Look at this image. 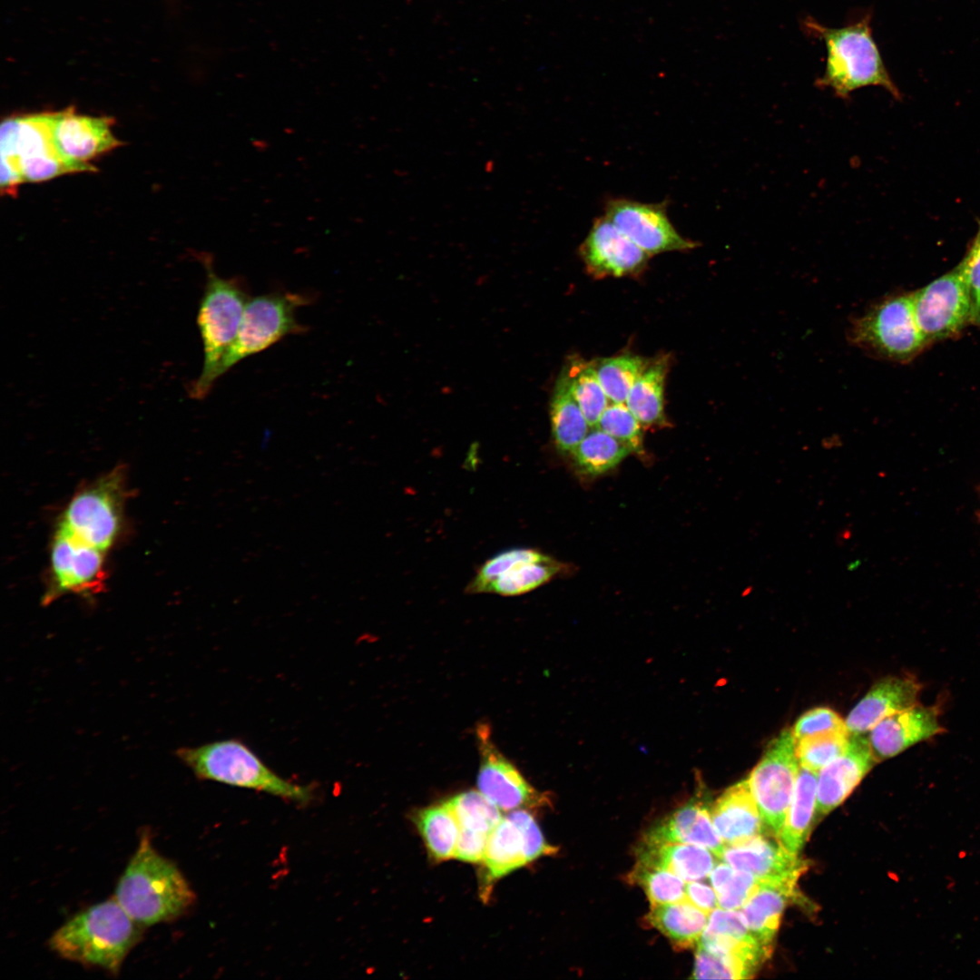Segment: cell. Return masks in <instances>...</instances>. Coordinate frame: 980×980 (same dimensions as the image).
Listing matches in <instances>:
<instances>
[{"mask_svg": "<svg viewBox=\"0 0 980 980\" xmlns=\"http://www.w3.org/2000/svg\"><path fill=\"white\" fill-rule=\"evenodd\" d=\"M490 835L460 828L454 858L467 863H481Z\"/></svg>", "mask_w": 980, "mask_h": 980, "instance_id": "cell-46", "label": "cell"}, {"mask_svg": "<svg viewBox=\"0 0 980 980\" xmlns=\"http://www.w3.org/2000/svg\"><path fill=\"white\" fill-rule=\"evenodd\" d=\"M56 112L5 119L1 124V191L15 195L24 181L38 182L74 172L54 140Z\"/></svg>", "mask_w": 980, "mask_h": 980, "instance_id": "cell-6", "label": "cell"}, {"mask_svg": "<svg viewBox=\"0 0 980 980\" xmlns=\"http://www.w3.org/2000/svg\"><path fill=\"white\" fill-rule=\"evenodd\" d=\"M805 28L823 41L827 64L823 75L817 80L820 88L830 89L836 96L848 99L850 93L866 86H880L894 98L901 93L890 78L870 27V15L840 28L826 27L808 17Z\"/></svg>", "mask_w": 980, "mask_h": 980, "instance_id": "cell-3", "label": "cell"}, {"mask_svg": "<svg viewBox=\"0 0 980 980\" xmlns=\"http://www.w3.org/2000/svg\"><path fill=\"white\" fill-rule=\"evenodd\" d=\"M414 822L432 858L444 861L454 858L460 828L447 801L420 809Z\"/></svg>", "mask_w": 980, "mask_h": 980, "instance_id": "cell-31", "label": "cell"}, {"mask_svg": "<svg viewBox=\"0 0 980 980\" xmlns=\"http://www.w3.org/2000/svg\"><path fill=\"white\" fill-rule=\"evenodd\" d=\"M105 554L58 524L51 543L49 581L43 604L69 593L83 596L100 593L107 580Z\"/></svg>", "mask_w": 980, "mask_h": 980, "instance_id": "cell-11", "label": "cell"}, {"mask_svg": "<svg viewBox=\"0 0 980 980\" xmlns=\"http://www.w3.org/2000/svg\"><path fill=\"white\" fill-rule=\"evenodd\" d=\"M798 879L793 877L759 880L756 889L741 907L749 930L769 955L785 906L795 894Z\"/></svg>", "mask_w": 980, "mask_h": 980, "instance_id": "cell-23", "label": "cell"}, {"mask_svg": "<svg viewBox=\"0 0 980 980\" xmlns=\"http://www.w3.org/2000/svg\"><path fill=\"white\" fill-rule=\"evenodd\" d=\"M876 762L868 737L850 734L846 750L819 770L817 812L828 814L842 803Z\"/></svg>", "mask_w": 980, "mask_h": 980, "instance_id": "cell-18", "label": "cell"}, {"mask_svg": "<svg viewBox=\"0 0 980 980\" xmlns=\"http://www.w3.org/2000/svg\"><path fill=\"white\" fill-rule=\"evenodd\" d=\"M637 852V862L670 870L687 882L710 876L715 863L710 850L688 843L642 842Z\"/></svg>", "mask_w": 980, "mask_h": 980, "instance_id": "cell-25", "label": "cell"}, {"mask_svg": "<svg viewBox=\"0 0 980 980\" xmlns=\"http://www.w3.org/2000/svg\"><path fill=\"white\" fill-rule=\"evenodd\" d=\"M732 868L751 874L759 880L797 877L807 863L763 834L735 845L725 846L721 858Z\"/></svg>", "mask_w": 980, "mask_h": 980, "instance_id": "cell-20", "label": "cell"}, {"mask_svg": "<svg viewBox=\"0 0 980 980\" xmlns=\"http://www.w3.org/2000/svg\"><path fill=\"white\" fill-rule=\"evenodd\" d=\"M628 878L644 889L652 906L685 899V880L670 870L637 862Z\"/></svg>", "mask_w": 980, "mask_h": 980, "instance_id": "cell-37", "label": "cell"}, {"mask_svg": "<svg viewBox=\"0 0 980 980\" xmlns=\"http://www.w3.org/2000/svg\"><path fill=\"white\" fill-rule=\"evenodd\" d=\"M140 926L171 922L186 914L196 896L175 863L162 856L145 828L113 897Z\"/></svg>", "mask_w": 980, "mask_h": 980, "instance_id": "cell-1", "label": "cell"}, {"mask_svg": "<svg viewBox=\"0 0 980 980\" xmlns=\"http://www.w3.org/2000/svg\"><path fill=\"white\" fill-rule=\"evenodd\" d=\"M550 416L552 436L557 450L571 454L590 431L591 426L571 393L564 370L554 386Z\"/></svg>", "mask_w": 980, "mask_h": 980, "instance_id": "cell-30", "label": "cell"}, {"mask_svg": "<svg viewBox=\"0 0 980 980\" xmlns=\"http://www.w3.org/2000/svg\"><path fill=\"white\" fill-rule=\"evenodd\" d=\"M849 340L866 352L894 361H907L926 343L917 326L911 294L887 298L858 318Z\"/></svg>", "mask_w": 980, "mask_h": 980, "instance_id": "cell-9", "label": "cell"}, {"mask_svg": "<svg viewBox=\"0 0 980 980\" xmlns=\"http://www.w3.org/2000/svg\"><path fill=\"white\" fill-rule=\"evenodd\" d=\"M481 863V895L485 899L497 880L528 863L520 831L506 816L492 831Z\"/></svg>", "mask_w": 980, "mask_h": 980, "instance_id": "cell-26", "label": "cell"}, {"mask_svg": "<svg viewBox=\"0 0 980 980\" xmlns=\"http://www.w3.org/2000/svg\"><path fill=\"white\" fill-rule=\"evenodd\" d=\"M848 730H832L806 736L795 741L796 754L801 767L818 772L848 748Z\"/></svg>", "mask_w": 980, "mask_h": 980, "instance_id": "cell-38", "label": "cell"}, {"mask_svg": "<svg viewBox=\"0 0 980 980\" xmlns=\"http://www.w3.org/2000/svg\"><path fill=\"white\" fill-rule=\"evenodd\" d=\"M667 357L649 362L634 382L625 404L643 427L666 425L664 386Z\"/></svg>", "mask_w": 980, "mask_h": 980, "instance_id": "cell-29", "label": "cell"}, {"mask_svg": "<svg viewBox=\"0 0 980 980\" xmlns=\"http://www.w3.org/2000/svg\"><path fill=\"white\" fill-rule=\"evenodd\" d=\"M446 801L460 828L491 835L504 818L502 810L479 790L464 791Z\"/></svg>", "mask_w": 980, "mask_h": 980, "instance_id": "cell-36", "label": "cell"}, {"mask_svg": "<svg viewBox=\"0 0 980 980\" xmlns=\"http://www.w3.org/2000/svg\"><path fill=\"white\" fill-rule=\"evenodd\" d=\"M708 913L686 899L652 906L647 924L659 930L676 947L686 949L699 944L707 926Z\"/></svg>", "mask_w": 980, "mask_h": 980, "instance_id": "cell-27", "label": "cell"}, {"mask_svg": "<svg viewBox=\"0 0 980 980\" xmlns=\"http://www.w3.org/2000/svg\"><path fill=\"white\" fill-rule=\"evenodd\" d=\"M938 704L916 703L889 715L869 731L868 740L877 761L889 759L921 741L944 732Z\"/></svg>", "mask_w": 980, "mask_h": 980, "instance_id": "cell-17", "label": "cell"}, {"mask_svg": "<svg viewBox=\"0 0 980 980\" xmlns=\"http://www.w3.org/2000/svg\"><path fill=\"white\" fill-rule=\"evenodd\" d=\"M309 303V296L289 291H274L250 299L238 334L220 364L218 378L242 359L270 348L284 337L304 332V326L296 318V311Z\"/></svg>", "mask_w": 980, "mask_h": 980, "instance_id": "cell-8", "label": "cell"}, {"mask_svg": "<svg viewBox=\"0 0 980 980\" xmlns=\"http://www.w3.org/2000/svg\"><path fill=\"white\" fill-rule=\"evenodd\" d=\"M959 264L962 267L971 297V324L980 326V226L972 245Z\"/></svg>", "mask_w": 980, "mask_h": 980, "instance_id": "cell-45", "label": "cell"}, {"mask_svg": "<svg viewBox=\"0 0 980 980\" xmlns=\"http://www.w3.org/2000/svg\"><path fill=\"white\" fill-rule=\"evenodd\" d=\"M600 384L612 403H625L634 382L648 363L640 356L623 354L593 361Z\"/></svg>", "mask_w": 980, "mask_h": 980, "instance_id": "cell-35", "label": "cell"}, {"mask_svg": "<svg viewBox=\"0 0 980 980\" xmlns=\"http://www.w3.org/2000/svg\"><path fill=\"white\" fill-rule=\"evenodd\" d=\"M142 927L113 897L76 914L52 935L48 945L64 959L117 975L139 942Z\"/></svg>", "mask_w": 980, "mask_h": 980, "instance_id": "cell-2", "label": "cell"}, {"mask_svg": "<svg viewBox=\"0 0 980 980\" xmlns=\"http://www.w3.org/2000/svg\"><path fill=\"white\" fill-rule=\"evenodd\" d=\"M921 682L914 676H887L876 682L845 720L849 734H865L877 723L918 703Z\"/></svg>", "mask_w": 980, "mask_h": 980, "instance_id": "cell-19", "label": "cell"}, {"mask_svg": "<svg viewBox=\"0 0 980 980\" xmlns=\"http://www.w3.org/2000/svg\"><path fill=\"white\" fill-rule=\"evenodd\" d=\"M545 556L546 554L538 550L525 547H514L501 551L479 566L466 585V593H486L488 587L515 563L527 559H541Z\"/></svg>", "mask_w": 980, "mask_h": 980, "instance_id": "cell-41", "label": "cell"}, {"mask_svg": "<svg viewBox=\"0 0 980 980\" xmlns=\"http://www.w3.org/2000/svg\"><path fill=\"white\" fill-rule=\"evenodd\" d=\"M506 817L520 831L527 862H532L542 856L552 855L556 848L549 845L541 832L534 817L524 808L510 811Z\"/></svg>", "mask_w": 980, "mask_h": 980, "instance_id": "cell-43", "label": "cell"}, {"mask_svg": "<svg viewBox=\"0 0 980 980\" xmlns=\"http://www.w3.org/2000/svg\"><path fill=\"white\" fill-rule=\"evenodd\" d=\"M212 261L211 255H201L206 284L197 323L203 345V367L189 389L190 396L195 399L204 398L218 379L220 364L238 334L250 299L241 278L219 276Z\"/></svg>", "mask_w": 980, "mask_h": 980, "instance_id": "cell-5", "label": "cell"}, {"mask_svg": "<svg viewBox=\"0 0 980 980\" xmlns=\"http://www.w3.org/2000/svg\"><path fill=\"white\" fill-rule=\"evenodd\" d=\"M754 971L728 956L710 953L698 946L692 977L695 979H747Z\"/></svg>", "mask_w": 980, "mask_h": 980, "instance_id": "cell-42", "label": "cell"}, {"mask_svg": "<svg viewBox=\"0 0 980 980\" xmlns=\"http://www.w3.org/2000/svg\"><path fill=\"white\" fill-rule=\"evenodd\" d=\"M699 946L735 958L753 971L769 956L749 930L741 912L715 908L710 914Z\"/></svg>", "mask_w": 980, "mask_h": 980, "instance_id": "cell-21", "label": "cell"}, {"mask_svg": "<svg viewBox=\"0 0 980 980\" xmlns=\"http://www.w3.org/2000/svg\"><path fill=\"white\" fill-rule=\"evenodd\" d=\"M631 452L621 441L593 427L570 455L579 472L594 476L614 468Z\"/></svg>", "mask_w": 980, "mask_h": 980, "instance_id": "cell-32", "label": "cell"}, {"mask_svg": "<svg viewBox=\"0 0 980 980\" xmlns=\"http://www.w3.org/2000/svg\"><path fill=\"white\" fill-rule=\"evenodd\" d=\"M685 899L708 914H710L718 906V897L713 887L697 881H691L686 885Z\"/></svg>", "mask_w": 980, "mask_h": 980, "instance_id": "cell-47", "label": "cell"}, {"mask_svg": "<svg viewBox=\"0 0 980 980\" xmlns=\"http://www.w3.org/2000/svg\"><path fill=\"white\" fill-rule=\"evenodd\" d=\"M489 727L480 724L476 738L480 754L478 790L502 811L537 807L544 798L526 781L516 767L496 748Z\"/></svg>", "mask_w": 980, "mask_h": 980, "instance_id": "cell-14", "label": "cell"}, {"mask_svg": "<svg viewBox=\"0 0 980 980\" xmlns=\"http://www.w3.org/2000/svg\"><path fill=\"white\" fill-rule=\"evenodd\" d=\"M799 766L792 731L784 729L769 742L747 779L763 821L777 837L792 799Z\"/></svg>", "mask_w": 980, "mask_h": 980, "instance_id": "cell-10", "label": "cell"}, {"mask_svg": "<svg viewBox=\"0 0 980 980\" xmlns=\"http://www.w3.org/2000/svg\"><path fill=\"white\" fill-rule=\"evenodd\" d=\"M818 772L799 766L792 799L778 841L798 855L808 836L817 803Z\"/></svg>", "mask_w": 980, "mask_h": 980, "instance_id": "cell-28", "label": "cell"}, {"mask_svg": "<svg viewBox=\"0 0 980 980\" xmlns=\"http://www.w3.org/2000/svg\"><path fill=\"white\" fill-rule=\"evenodd\" d=\"M667 201L644 203L626 198H609L604 216L650 256L688 251L697 242L682 237L671 222Z\"/></svg>", "mask_w": 980, "mask_h": 980, "instance_id": "cell-13", "label": "cell"}, {"mask_svg": "<svg viewBox=\"0 0 980 980\" xmlns=\"http://www.w3.org/2000/svg\"><path fill=\"white\" fill-rule=\"evenodd\" d=\"M563 370L566 375L571 393L588 424L592 428L596 427L610 401L600 384L593 363L573 358Z\"/></svg>", "mask_w": 980, "mask_h": 980, "instance_id": "cell-34", "label": "cell"}, {"mask_svg": "<svg viewBox=\"0 0 980 980\" xmlns=\"http://www.w3.org/2000/svg\"><path fill=\"white\" fill-rule=\"evenodd\" d=\"M579 254L588 273L600 279L638 275L651 257L604 215L593 220Z\"/></svg>", "mask_w": 980, "mask_h": 980, "instance_id": "cell-16", "label": "cell"}, {"mask_svg": "<svg viewBox=\"0 0 980 980\" xmlns=\"http://www.w3.org/2000/svg\"><path fill=\"white\" fill-rule=\"evenodd\" d=\"M114 120L77 114L74 107L56 112L54 140L74 172H95L89 162L122 144L112 132Z\"/></svg>", "mask_w": 980, "mask_h": 980, "instance_id": "cell-15", "label": "cell"}, {"mask_svg": "<svg viewBox=\"0 0 980 980\" xmlns=\"http://www.w3.org/2000/svg\"><path fill=\"white\" fill-rule=\"evenodd\" d=\"M710 880L716 891L718 905L730 910L741 908L759 883L751 874L736 870L727 863L714 867Z\"/></svg>", "mask_w": 980, "mask_h": 980, "instance_id": "cell-39", "label": "cell"}, {"mask_svg": "<svg viewBox=\"0 0 980 980\" xmlns=\"http://www.w3.org/2000/svg\"><path fill=\"white\" fill-rule=\"evenodd\" d=\"M911 299L926 345L957 335L971 324V297L960 264L911 293Z\"/></svg>", "mask_w": 980, "mask_h": 980, "instance_id": "cell-12", "label": "cell"}, {"mask_svg": "<svg viewBox=\"0 0 980 980\" xmlns=\"http://www.w3.org/2000/svg\"><path fill=\"white\" fill-rule=\"evenodd\" d=\"M596 427L626 445L632 452H643V426L625 403L610 402Z\"/></svg>", "mask_w": 980, "mask_h": 980, "instance_id": "cell-40", "label": "cell"}, {"mask_svg": "<svg viewBox=\"0 0 980 980\" xmlns=\"http://www.w3.org/2000/svg\"><path fill=\"white\" fill-rule=\"evenodd\" d=\"M844 730H847L845 721L837 712L827 707H818L802 714L791 731L796 741L813 734Z\"/></svg>", "mask_w": 980, "mask_h": 980, "instance_id": "cell-44", "label": "cell"}, {"mask_svg": "<svg viewBox=\"0 0 980 980\" xmlns=\"http://www.w3.org/2000/svg\"><path fill=\"white\" fill-rule=\"evenodd\" d=\"M561 570V564L548 555L541 559L522 560L500 575L488 587L486 593L522 595L546 583Z\"/></svg>", "mask_w": 980, "mask_h": 980, "instance_id": "cell-33", "label": "cell"}, {"mask_svg": "<svg viewBox=\"0 0 980 980\" xmlns=\"http://www.w3.org/2000/svg\"><path fill=\"white\" fill-rule=\"evenodd\" d=\"M176 756L201 779L265 792L298 805H308L316 796L312 785L282 778L240 740L180 748Z\"/></svg>", "mask_w": 980, "mask_h": 980, "instance_id": "cell-4", "label": "cell"}, {"mask_svg": "<svg viewBox=\"0 0 980 980\" xmlns=\"http://www.w3.org/2000/svg\"><path fill=\"white\" fill-rule=\"evenodd\" d=\"M710 816L725 846L742 842L763 830V819L747 779L726 789L713 804Z\"/></svg>", "mask_w": 980, "mask_h": 980, "instance_id": "cell-24", "label": "cell"}, {"mask_svg": "<svg viewBox=\"0 0 980 980\" xmlns=\"http://www.w3.org/2000/svg\"><path fill=\"white\" fill-rule=\"evenodd\" d=\"M126 495L125 472L115 467L74 495L59 524L82 541L107 552L122 530Z\"/></svg>", "mask_w": 980, "mask_h": 980, "instance_id": "cell-7", "label": "cell"}, {"mask_svg": "<svg viewBox=\"0 0 980 980\" xmlns=\"http://www.w3.org/2000/svg\"><path fill=\"white\" fill-rule=\"evenodd\" d=\"M642 842L693 844L708 848L720 858L725 848L712 823L710 810L696 799L654 825L646 832Z\"/></svg>", "mask_w": 980, "mask_h": 980, "instance_id": "cell-22", "label": "cell"}]
</instances>
